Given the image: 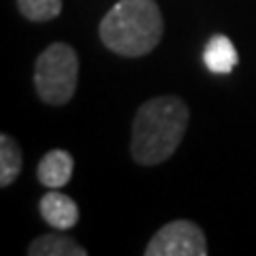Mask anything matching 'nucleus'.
Masks as SVG:
<instances>
[{
  "mask_svg": "<svg viewBox=\"0 0 256 256\" xmlns=\"http://www.w3.org/2000/svg\"><path fill=\"white\" fill-rule=\"evenodd\" d=\"M73 175V156L64 150H52L38 162V182L52 190L66 186Z\"/></svg>",
  "mask_w": 256,
  "mask_h": 256,
  "instance_id": "obj_6",
  "label": "nucleus"
},
{
  "mask_svg": "<svg viewBox=\"0 0 256 256\" xmlns=\"http://www.w3.org/2000/svg\"><path fill=\"white\" fill-rule=\"evenodd\" d=\"M203 60L205 66L216 75H228L230 70L237 66V50L233 41L224 34H216L210 43H207L205 52H203Z\"/></svg>",
  "mask_w": 256,
  "mask_h": 256,
  "instance_id": "obj_7",
  "label": "nucleus"
},
{
  "mask_svg": "<svg viewBox=\"0 0 256 256\" xmlns=\"http://www.w3.org/2000/svg\"><path fill=\"white\" fill-rule=\"evenodd\" d=\"M162 15L156 0H120L100 22V41L126 58L150 54L162 38Z\"/></svg>",
  "mask_w": 256,
  "mask_h": 256,
  "instance_id": "obj_2",
  "label": "nucleus"
},
{
  "mask_svg": "<svg viewBox=\"0 0 256 256\" xmlns=\"http://www.w3.org/2000/svg\"><path fill=\"white\" fill-rule=\"evenodd\" d=\"M79 75V60L73 47L54 43L38 56L34 84L36 92L47 105H64L73 98Z\"/></svg>",
  "mask_w": 256,
  "mask_h": 256,
  "instance_id": "obj_3",
  "label": "nucleus"
},
{
  "mask_svg": "<svg viewBox=\"0 0 256 256\" xmlns=\"http://www.w3.org/2000/svg\"><path fill=\"white\" fill-rule=\"evenodd\" d=\"M20 13L32 22H50L62 11V0H18Z\"/></svg>",
  "mask_w": 256,
  "mask_h": 256,
  "instance_id": "obj_10",
  "label": "nucleus"
},
{
  "mask_svg": "<svg viewBox=\"0 0 256 256\" xmlns=\"http://www.w3.org/2000/svg\"><path fill=\"white\" fill-rule=\"evenodd\" d=\"M22 171V152L20 146L9 134L0 137V186L6 188L18 180Z\"/></svg>",
  "mask_w": 256,
  "mask_h": 256,
  "instance_id": "obj_9",
  "label": "nucleus"
},
{
  "mask_svg": "<svg viewBox=\"0 0 256 256\" xmlns=\"http://www.w3.org/2000/svg\"><path fill=\"white\" fill-rule=\"evenodd\" d=\"M207 242L203 230L188 220H175L152 237L146 256H205Z\"/></svg>",
  "mask_w": 256,
  "mask_h": 256,
  "instance_id": "obj_4",
  "label": "nucleus"
},
{
  "mask_svg": "<svg viewBox=\"0 0 256 256\" xmlns=\"http://www.w3.org/2000/svg\"><path fill=\"white\" fill-rule=\"evenodd\" d=\"M38 210H41L43 220L58 230L73 228L79 220V210H77L75 201L58 190L47 192L41 198V203H38Z\"/></svg>",
  "mask_w": 256,
  "mask_h": 256,
  "instance_id": "obj_5",
  "label": "nucleus"
},
{
  "mask_svg": "<svg viewBox=\"0 0 256 256\" xmlns=\"http://www.w3.org/2000/svg\"><path fill=\"white\" fill-rule=\"evenodd\" d=\"M188 107L178 96H158L141 105L132 122V158L158 164L173 156L188 126Z\"/></svg>",
  "mask_w": 256,
  "mask_h": 256,
  "instance_id": "obj_1",
  "label": "nucleus"
},
{
  "mask_svg": "<svg viewBox=\"0 0 256 256\" xmlns=\"http://www.w3.org/2000/svg\"><path fill=\"white\" fill-rule=\"evenodd\" d=\"M30 256H86L88 252L73 239L64 235H43L34 239L28 248Z\"/></svg>",
  "mask_w": 256,
  "mask_h": 256,
  "instance_id": "obj_8",
  "label": "nucleus"
}]
</instances>
